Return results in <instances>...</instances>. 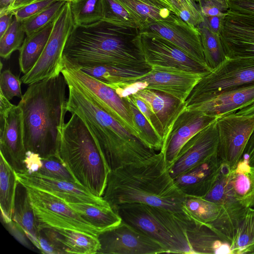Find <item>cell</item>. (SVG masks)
<instances>
[{
    "label": "cell",
    "instance_id": "cell-53",
    "mask_svg": "<svg viewBox=\"0 0 254 254\" xmlns=\"http://www.w3.org/2000/svg\"><path fill=\"white\" fill-rule=\"evenodd\" d=\"M14 16L13 11L0 13V37L5 32L12 23Z\"/></svg>",
    "mask_w": 254,
    "mask_h": 254
},
{
    "label": "cell",
    "instance_id": "cell-30",
    "mask_svg": "<svg viewBox=\"0 0 254 254\" xmlns=\"http://www.w3.org/2000/svg\"><path fill=\"white\" fill-rule=\"evenodd\" d=\"M55 19L34 34L26 36L19 49L20 71L24 74L35 65L42 55L53 30Z\"/></svg>",
    "mask_w": 254,
    "mask_h": 254
},
{
    "label": "cell",
    "instance_id": "cell-14",
    "mask_svg": "<svg viewBox=\"0 0 254 254\" xmlns=\"http://www.w3.org/2000/svg\"><path fill=\"white\" fill-rule=\"evenodd\" d=\"M98 238L100 248L97 254L167 253L159 243L123 221L118 226L100 232Z\"/></svg>",
    "mask_w": 254,
    "mask_h": 254
},
{
    "label": "cell",
    "instance_id": "cell-39",
    "mask_svg": "<svg viewBox=\"0 0 254 254\" xmlns=\"http://www.w3.org/2000/svg\"><path fill=\"white\" fill-rule=\"evenodd\" d=\"M22 23L14 16L10 25L0 37V56L7 60L16 50H19L25 38Z\"/></svg>",
    "mask_w": 254,
    "mask_h": 254
},
{
    "label": "cell",
    "instance_id": "cell-24",
    "mask_svg": "<svg viewBox=\"0 0 254 254\" xmlns=\"http://www.w3.org/2000/svg\"><path fill=\"white\" fill-rule=\"evenodd\" d=\"M138 21L140 30L159 21L180 18L171 0H116Z\"/></svg>",
    "mask_w": 254,
    "mask_h": 254
},
{
    "label": "cell",
    "instance_id": "cell-23",
    "mask_svg": "<svg viewBox=\"0 0 254 254\" xmlns=\"http://www.w3.org/2000/svg\"><path fill=\"white\" fill-rule=\"evenodd\" d=\"M253 103L254 84L224 92L187 109L200 111L219 118Z\"/></svg>",
    "mask_w": 254,
    "mask_h": 254
},
{
    "label": "cell",
    "instance_id": "cell-37",
    "mask_svg": "<svg viewBox=\"0 0 254 254\" xmlns=\"http://www.w3.org/2000/svg\"><path fill=\"white\" fill-rule=\"evenodd\" d=\"M254 248V208H248L231 244L233 254H249Z\"/></svg>",
    "mask_w": 254,
    "mask_h": 254
},
{
    "label": "cell",
    "instance_id": "cell-42",
    "mask_svg": "<svg viewBox=\"0 0 254 254\" xmlns=\"http://www.w3.org/2000/svg\"><path fill=\"white\" fill-rule=\"evenodd\" d=\"M41 167L35 173L50 178L77 183L68 170L57 156L41 157Z\"/></svg>",
    "mask_w": 254,
    "mask_h": 254
},
{
    "label": "cell",
    "instance_id": "cell-19",
    "mask_svg": "<svg viewBox=\"0 0 254 254\" xmlns=\"http://www.w3.org/2000/svg\"><path fill=\"white\" fill-rule=\"evenodd\" d=\"M221 38L227 58L254 57V15L228 11Z\"/></svg>",
    "mask_w": 254,
    "mask_h": 254
},
{
    "label": "cell",
    "instance_id": "cell-3",
    "mask_svg": "<svg viewBox=\"0 0 254 254\" xmlns=\"http://www.w3.org/2000/svg\"><path fill=\"white\" fill-rule=\"evenodd\" d=\"M61 73L68 88L67 111L84 122L110 171L139 162L156 153L104 110L64 69Z\"/></svg>",
    "mask_w": 254,
    "mask_h": 254
},
{
    "label": "cell",
    "instance_id": "cell-11",
    "mask_svg": "<svg viewBox=\"0 0 254 254\" xmlns=\"http://www.w3.org/2000/svg\"><path fill=\"white\" fill-rule=\"evenodd\" d=\"M218 131L217 156L231 169L243 158L254 131V114H230L217 120Z\"/></svg>",
    "mask_w": 254,
    "mask_h": 254
},
{
    "label": "cell",
    "instance_id": "cell-47",
    "mask_svg": "<svg viewBox=\"0 0 254 254\" xmlns=\"http://www.w3.org/2000/svg\"><path fill=\"white\" fill-rule=\"evenodd\" d=\"M130 96L134 103L148 120L155 131L161 137L163 142L165 135L162 126L156 115L143 100L131 95H130Z\"/></svg>",
    "mask_w": 254,
    "mask_h": 254
},
{
    "label": "cell",
    "instance_id": "cell-22",
    "mask_svg": "<svg viewBox=\"0 0 254 254\" xmlns=\"http://www.w3.org/2000/svg\"><path fill=\"white\" fill-rule=\"evenodd\" d=\"M221 161L217 153L175 178L179 189L186 196L203 197L210 190L218 176Z\"/></svg>",
    "mask_w": 254,
    "mask_h": 254
},
{
    "label": "cell",
    "instance_id": "cell-33",
    "mask_svg": "<svg viewBox=\"0 0 254 254\" xmlns=\"http://www.w3.org/2000/svg\"><path fill=\"white\" fill-rule=\"evenodd\" d=\"M17 182L16 172L0 154V207L1 217L6 224L12 220Z\"/></svg>",
    "mask_w": 254,
    "mask_h": 254
},
{
    "label": "cell",
    "instance_id": "cell-2",
    "mask_svg": "<svg viewBox=\"0 0 254 254\" xmlns=\"http://www.w3.org/2000/svg\"><path fill=\"white\" fill-rule=\"evenodd\" d=\"M185 197L170 175L161 151L111 171L102 196L112 208L124 203H143L166 209L183 220L191 221L183 209Z\"/></svg>",
    "mask_w": 254,
    "mask_h": 254
},
{
    "label": "cell",
    "instance_id": "cell-21",
    "mask_svg": "<svg viewBox=\"0 0 254 254\" xmlns=\"http://www.w3.org/2000/svg\"><path fill=\"white\" fill-rule=\"evenodd\" d=\"M0 154L16 173L27 172L22 111L19 104L10 110L5 127L0 132Z\"/></svg>",
    "mask_w": 254,
    "mask_h": 254
},
{
    "label": "cell",
    "instance_id": "cell-25",
    "mask_svg": "<svg viewBox=\"0 0 254 254\" xmlns=\"http://www.w3.org/2000/svg\"><path fill=\"white\" fill-rule=\"evenodd\" d=\"M131 95L143 100L156 115L162 126L164 137L174 121L185 108V103L158 90L143 88Z\"/></svg>",
    "mask_w": 254,
    "mask_h": 254
},
{
    "label": "cell",
    "instance_id": "cell-6",
    "mask_svg": "<svg viewBox=\"0 0 254 254\" xmlns=\"http://www.w3.org/2000/svg\"><path fill=\"white\" fill-rule=\"evenodd\" d=\"M123 221L155 240L167 253L191 254L186 221L166 209L139 203H124L113 208Z\"/></svg>",
    "mask_w": 254,
    "mask_h": 254
},
{
    "label": "cell",
    "instance_id": "cell-18",
    "mask_svg": "<svg viewBox=\"0 0 254 254\" xmlns=\"http://www.w3.org/2000/svg\"><path fill=\"white\" fill-rule=\"evenodd\" d=\"M16 173L17 181L23 185L52 194L66 203H87L103 206L110 204L76 183L54 179L37 173Z\"/></svg>",
    "mask_w": 254,
    "mask_h": 254
},
{
    "label": "cell",
    "instance_id": "cell-50",
    "mask_svg": "<svg viewBox=\"0 0 254 254\" xmlns=\"http://www.w3.org/2000/svg\"><path fill=\"white\" fill-rule=\"evenodd\" d=\"M226 14L211 16H203L204 22L212 32L221 35Z\"/></svg>",
    "mask_w": 254,
    "mask_h": 254
},
{
    "label": "cell",
    "instance_id": "cell-7",
    "mask_svg": "<svg viewBox=\"0 0 254 254\" xmlns=\"http://www.w3.org/2000/svg\"><path fill=\"white\" fill-rule=\"evenodd\" d=\"M254 84V57L227 58L204 76L185 101V108L224 92Z\"/></svg>",
    "mask_w": 254,
    "mask_h": 254
},
{
    "label": "cell",
    "instance_id": "cell-29",
    "mask_svg": "<svg viewBox=\"0 0 254 254\" xmlns=\"http://www.w3.org/2000/svg\"><path fill=\"white\" fill-rule=\"evenodd\" d=\"M48 227L64 254H94L100 248L98 237L74 230Z\"/></svg>",
    "mask_w": 254,
    "mask_h": 254
},
{
    "label": "cell",
    "instance_id": "cell-9",
    "mask_svg": "<svg viewBox=\"0 0 254 254\" xmlns=\"http://www.w3.org/2000/svg\"><path fill=\"white\" fill-rule=\"evenodd\" d=\"M74 26L69 1H67L55 20L54 27L42 55L34 66L20 78L30 84L57 76L64 68L63 55Z\"/></svg>",
    "mask_w": 254,
    "mask_h": 254
},
{
    "label": "cell",
    "instance_id": "cell-35",
    "mask_svg": "<svg viewBox=\"0 0 254 254\" xmlns=\"http://www.w3.org/2000/svg\"><path fill=\"white\" fill-rule=\"evenodd\" d=\"M198 29L205 61L212 71L227 58L221 35L212 32L204 21L198 26Z\"/></svg>",
    "mask_w": 254,
    "mask_h": 254
},
{
    "label": "cell",
    "instance_id": "cell-28",
    "mask_svg": "<svg viewBox=\"0 0 254 254\" xmlns=\"http://www.w3.org/2000/svg\"><path fill=\"white\" fill-rule=\"evenodd\" d=\"M12 220L21 228L28 239L39 250L37 222L28 190L26 187L18 181L16 189Z\"/></svg>",
    "mask_w": 254,
    "mask_h": 254
},
{
    "label": "cell",
    "instance_id": "cell-60",
    "mask_svg": "<svg viewBox=\"0 0 254 254\" xmlns=\"http://www.w3.org/2000/svg\"><path fill=\"white\" fill-rule=\"evenodd\" d=\"M196 1H197L198 0H195Z\"/></svg>",
    "mask_w": 254,
    "mask_h": 254
},
{
    "label": "cell",
    "instance_id": "cell-13",
    "mask_svg": "<svg viewBox=\"0 0 254 254\" xmlns=\"http://www.w3.org/2000/svg\"><path fill=\"white\" fill-rule=\"evenodd\" d=\"M231 169L221 162L217 179L210 190L204 198L211 201L221 207L218 218L210 225L222 237L231 244L236 231L247 209L229 192L227 178Z\"/></svg>",
    "mask_w": 254,
    "mask_h": 254
},
{
    "label": "cell",
    "instance_id": "cell-8",
    "mask_svg": "<svg viewBox=\"0 0 254 254\" xmlns=\"http://www.w3.org/2000/svg\"><path fill=\"white\" fill-rule=\"evenodd\" d=\"M204 75L173 67L154 65L145 75L122 82L118 93L122 97L143 88L158 90L185 103L190 92Z\"/></svg>",
    "mask_w": 254,
    "mask_h": 254
},
{
    "label": "cell",
    "instance_id": "cell-58",
    "mask_svg": "<svg viewBox=\"0 0 254 254\" xmlns=\"http://www.w3.org/2000/svg\"><path fill=\"white\" fill-rule=\"evenodd\" d=\"M249 254H254V248L252 250V251L249 253Z\"/></svg>",
    "mask_w": 254,
    "mask_h": 254
},
{
    "label": "cell",
    "instance_id": "cell-20",
    "mask_svg": "<svg viewBox=\"0 0 254 254\" xmlns=\"http://www.w3.org/2000/svg\"><path fill=\"white\" fill-rule=\"evenodd\" d=\"M140 32L152 33L166 39L193 59L207 65L198 29L180 18L155 22L144 27Z\"/></svg>",
    "mask_w": 254,
    "mask_h": 254
},
{
    "label": "cell",
    "instance_id": "cell-17",
    "mask_svg": "<svg viewBox=\"0 0 254 254\" xmlns=\"http://www.w3.org/2000/svg\"><path fill=\"white\" fill-rule=\"evenodd\" d=\"M218 118L200 111L186 108L180 113L166 134L161 150L164 153L168 169L184 145Z\"/></svg>",
    "mask_w": 254,
    "mask_h": 254
},
{
    "label": "cell",
    "instance_id": "cell-52",
    "mask_svg": "<svg viewBox=\"0 0 254 254\" xmlns=\"http://www.w3.org/2000/svg\"><path fill=\"white\" fill-rule=\"evenodd\" d=\"M27 172L29 173L37 172L41 167V157L39 155L28 151L25 160Z\"/></svg>",
    "mask_w": 254,
    "mask_h": 254
},
{
    "label": "cell",
    "instance_id": "cell-48",
    "mask_svg": "<svg viewBox=\"0 0 254 254\" xmlns=\"http://www.w3.org/2000/svg\"><path fill=\"white\" fill-rule=\"evenodd\" d=\"M229 11L240 14L254 15V0H226Z\"/></svg>",
    "mask_w": 254,
    "mask_h": 254
},
{
    "label": "cell",
    "instance_id": "cell-49",
    "mask_svg": "<svg viewBox=\"0 0 254 254\" xmlns=\"http://www.w3.org/2000/svg\"><path fill=\"white\" fill-rule=\"evenodd\" d=\"M39 250L43 254H63L55 243L41 230H38Z\"/></svg>",
    "mask_w": 254,
    "mask_h": 254
},
{
    "label": "cell",
    "instance_id": "cell-54",
    "mask_svg": "<svg viewBox=\"0 0 254 254\" xmlns=\"http://www.w3.org/2000/svg\"><path fill=\"white\" fill-rule=\"evenodd\" d=\"M245 154L247 155V159L251 164H254V131L251 136L249 142L246 146Z\"/></svg>",
    "mask_w": 254,
    "mask_h": 254
},
{
    "label": "cell",
    "instance_id": "cell-43",
    "mask_svg": "<svg viewBox=\"0 0 254 254\" xmlns=\"http://www.w3.org/2000/svg\"><path fill=\"white\" fill-rule=\"evenodd\" d=\"M180 18L189 25L198 28L204 21L195 0H171Z\"/></svg>",
    "mask_w": 254,
    "mask_h": 254
},
{
    "label": "cell",
    "instance_id": "cell-41",
    "mask_svg": "<svg viewBox=\"0 0 254 254\" xmlns=\"http://www.w3.org/2000/svg\"><path fill=\"white\" fill-rule=\"evenodd\" d=\"M103 20L136 27L140 29L137 19L116 0H103Z\"/></svg>",
    "mask_w": 254,
    "mask_h": 254
},
{
    "label": "cell",
    "instance_id": "cell-1",
    "mask_svg": "<svg viewBox=\"0 0 254 254\" xmlns=\"http://www.w3.org/2000/svg\"><path fill=\"white\" fill-rule=\"evenodd\" d=\"M136 27L101 20L73 26L63 55L64 68L112 65L151 68L145 62Z\"/></svg>",
    "mask_w": 254,
    "mask_h": 254
},
{
    "label": "cell",
    "instance_id": "cell-38",
    "mask_svg": "<svg viewBox=\"0 0 254 254\" xmlns=\"http://www.w3.org/2000/svg\"><path fill=\"white\" fill-rule=\"evenodd\" d=\"M128 101L133 124L138 138L147 146L158 151H161L163 140L154 129L151 124L139 111L130 95L126 96Z\"/></svg>",
    "mask_w": 254,
    "mask_h": 254
},
{
    "label": "cell",
    "instance_id": "cell-10",
    "mask_svg": "<svg viewBox=\"0 0 254 254\" xmlns=\"http://www.w3.org/2000/svg\"><path fill=\"white\" fill-rule=\"evenodd\" d=\"M38 230L47 226L68 229L98 237L100 230L83 219L62 199L48 192L26 186Z\"/></svg>",
    "mask_w": 254,
    "mask_h": 254
},
{
    "label": "cell",
    "instance_id": "cell-27",
    "mask_svg": "<svg viewBox=\"0 0 254 254\" xmlns=\"http://www.w3.org/2000/svg\"><path fill=\"white\" fill-rule=\"evenodd\" d=\"M227 186L233 196L243 206H254V164L243 158L231 169Z\"/></svg>",
    "mask_w": 254,
    "mask_h": 254
},
{
    "label": "cell",
    "instance_id": "cell-16",
    "mask_svg": "<svg viewBox=\"0 0 254 254\" xmlns=\"http://www.w3.org/2000/svg\"><path fill=\"white\" fill-rule=\"evenodd\" d=\"M216 120L196 133L182 147L174 162L168 168L173 179L217 153Z\"/></svg>",
    "mask_w": 254,
    "mask_h": 254
},
{
    "label": "cell",
    "instance_id": "cell-5",
    "mask_svg": "<svg viewBox=\"0 0 254 254\" xmlns=\"http://www.w3.org/2000/svg\"><path fill=\"white\" fill-rule=\"evenodd\" d=\"M57 156L77 183L102 197L111 171L86 125L75 114L64 125Z\"/></svg>",
    "mask_w": 254,
    "mask_h": 254
},
{
    "label": "cell",
    "instance_id": "cell-12",
    "mask_svg": "<svg viewBox=\"0 0 254 254\" xmlns=\"http://www.w3.org/2000/svg\"><path fill=\"white\" fill-rule=\"evenodd\" d=\"M141 49L146 63L154 65L173 67L206 75L211 70L192 58L166 39L150 33L140 32Z\"/></svg>",
    "mask_w": 254,
    "mask_h": 254
},
{
    "label": "cell",
    "instance_id": "cell-32",
    "mask_svg": "<svg viewBox=\"0 0 254 254\" xmlns=\"http://www.w3.org/2000/svg\"><path fill=\"white\" fill-rule=\"evenodd\" d=\"M78 69L110 87L142 76L151 69L107 64L84 66Z\"/></svg>",
    "mask_w": 254,
    "mask_h": 254
},
{
    "label": "cell",
    "instance_id": "cell-15",
    "mask_svg": "<svg viewBox=\"0 0 254 254\" xmlns=\"http://www.w3.org/2000/svg\"><path fill=\"white\" fill-rule=\"evenodd\" d=\"M63 69L81 84L104 110L138 138L126 97H121L114 89L80 69Z\"/></svg>",
    "mask_w": 254,
    "mask_h": 254
},
{
    "label": "cell",
    "instance_id": "cell-26",
    "mask_svg": "<svg viewBox=\"0 0 254 254\" xmlns=\"http://www.w3.org/2000/svg\"><path fill=\"white\" fill-rule=\"evenodd\" d=\"M186 235L191 254H233L231 243L219 235L210 225L192 221Z\"/></svg>",
    "mask_w": 254,
    "mask_h": 254
},
{
    "label": "cell",
    "instance_id": "cell-51",
    "mask_svg": "<svg viewBox=\"0 0 254 254\" xmlns=\"http://www.w3.org/2000/svg\"><path fill=\"white\" fill-rule=\"evenodd\" d=\"M14 106L0 92V132L3 130L8 113Z\"/></svg>",
    "mask_w": 254,
    "mask_h": 254
},
{
    "label": "cell",
    "instance_id": "cell-46",
    "mask_svg": "<svg viewBox=\"0 0 254 254\" xmlns=\"http://www.w3.org/2000/svg\"><path fill=\"white\" fill-rule=\"evenodd\" d=\"M197 2L203 16L225 15L229 10L226 0H198Z\"/></svg>",
    "mask_w": 254,
    "mask_h": 254
},
{
    "label": "cell",
    "instance_id": "cell-59",
    "mask_svg": "<svg viewBox=\"0 0 254 254\" xmlns=\"http://www.w3.org/2000/svg\"><path fill=\"white\" fill-rule=\"evenodd\" d=\"M65 0V1H70L71 0Z\"/></svg>",
    "mask_w": 254,
    "mask_h": 254
},
{
    "label": "cell",
    "instance_id": "cell-56",
    "mask_svg": "<svg viewBox=\"0 0 254 254\" xmlns=\"http://www.w3.org/2000/svg\"><path fill=\"white\" fill-rule=\"evenodd\" d=\"M235 113L243 115L254 114V103L238 110Z\"/></svg>",
    "mask_w": 254,
    "mask_h": 254
},
{
    "label": "cell",
    "instance_id": "cell-4",
    "mask_svg": "<svg viewBox=\"0 0 254 254\" xmlns=\"http://www.w3.org/2000/svg\"><path fill=\"white\" fill-rule=\"evenodd\" d=\"M67 85L62 73L29 84L18 103L26 152L42 158L57 156L67 112Z\"/></svg>",
    "mask_w": 254,
    "mask_h": 254
},
{
    "label": "cell",
    "instance_id": "cell-31",
    "mask_svg": "<svg viewBox=\"0 0 254 254\" xmlns=\"http://www.w3.org/2000/svg\"><path fill=\"white\" fill-rule=\"evenodd\" d=\"M83 219L103 232L119 225L122 220L111 205L67 203Z\"/></svg>",
    "mask_w": 254,
    "mask_h": 254
},
{
    "label": "cell",
    "instance_id": "cell-36",
    "mask_svg": "<svg viewBox=\"0 0 254 254\" xmlns=\"http://www.w3.org/2000/svg\"><path fill=\"white\" fill-rule=\"evenodd\" d=\"M74 26H87L103 19V0L69 1Z\"/></svg>",
    "mask_w": 254,
    "mask_h": 254
},
{
    "label": "cell",
    "instance_id": "cell-34",
    "mask_svg": "<svg viewBox=\"0 0 254 254\" xmlns=\"http://www.w3.org/2000/svg\"><path fill=\"white\" fill-rule=\"evenodd\" d=\"M185 214L192 220L210 225L219 217L221 207L203 197L186 196L183 204Z\"/></svg>",
    "mask_w": 254,
    "mask_h": 254
},
{
    "label": "cell",
    "instance_id": "cell-40",
    "mask_svg": "<svg viewBox=\"0 0 254 254\" xmlns=\"http://www.w3.org/2000/svg\"><path fill=\"white\" fill-rule=\"evenodd\" d=\"M66 1L58 0L38 13L22 21L26 36L34 34L54 21Z\"/></svg>",
    "mask_w": 254,
    "mask_h": 254
},
{
    "label": "cell",
    "instance_id": "cell-55",
    "mask_svg": "<svg viewBox=\"0 0 254 254\" xmlns=\"http://www.w3.org/2000/svg\"><path fill=\"white\" fill-rule=\"evenodd\" d=\"M39 0H13L8 11H14Z\"/></svg>",
    "mask_w": 254,
    "mask_h": 254
},
{
    "label": "cell",
    "instance_id": "cell-57",
    "mask_svg": "<svg viewBox=\"0 0 254 254\" xmlns=\"http://www.w3.org/2000/svg\"><path fill=\"white\" fill-rule=\"evenodd\" d=\"M13 0H0V13L7 11Z\"/></svg>",
    "mask_w": 254,
    "mask_h": 254
},
{
    "label": "cell",
    "instance_id": "cell-44",
    "mask_svg": "<svg viewBox=\"0 0 254 254\" xmlns=\"http://www.w3.org/2000/svg\"><path fill=\"white\" fill-rule=\"evenodd\" d=\"M21 81L9 69L1 72L0 76V92L8 100L14 97L22 98Z\"/></svg>",
    "mask_w": 254,
    "mask_h": 254
},
{
    "label": "cell",
    "instance_id": "cell-45",
    "mask_svg": "<svg viewBox=\"0 0 254 254\" xmlns=\"http://www.w3.org/2000/svg\"><path fill=\"white\" fill-rule=\"evenodd\" d=\"M57 0H39L13 11L17 20L22 22L43 10Z\"/></svg>",
    "mask_w": 254,
    "mask_h": 254
}]
</instances>
